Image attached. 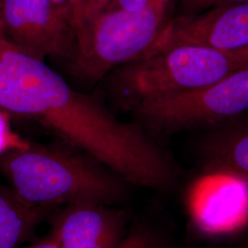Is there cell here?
I'll list each match as a JSON object with an SVG mask.
<instances>
[{"instance_id": "obj_1", "label": "cell", "mask_w": 248, "mask_h": 248, "mask_svg": "<svg viewBox=\"0 0 248 248\" xmlns=\"http://www.w3.org/2000/svg\"><path fill=\"white\" fill-rule=\"evenodd\" d=\"M0 109L35 120L68 145L102 163L131 185L174 189L180 170L141 125L118 120L48 66L0 41Z\"/></svg>"}, {"instance_id": "obj_2", "label": "cell", "mask_w": 248, "mask_h": 248, "mask_svg": "<svg viewBox=\"0 0 248 248\" xmlns=\"http://www.w3.org/2000/svg\"><path fill=\"white\" fill-rule=\"evenodd\" d=\"M0 170L22 200L51 208L78 202L111 205L127 197L131 185L71 145L30 143L1 155Z\"/></svg>"}, {"instance_id": "obj_3", "label": "cell", "mask_w": 248, "mask_h": 248, "mask_svg": "<svg viewBox=\"0 0 248 248\" xmlns=\"http://www.w3.org/2000/svg\"><path fill=\"white\" fill-rule=\"evenodd\" d=\"M241 69L227 53L179 45L124 65L115 84L133 104L201 89Z\"/></svg>"}, {"instance_id": "obj_4", "label": "cell", "mask_w": 248, "mask_h": 248, "mask_svg": "<svg viewBox=\"0 0 248 248\" xmlns=\"http://www.w3.org/2000/svg\"><path fill=\"white\" fill-rule=\"evenodd\" d=\"M169 0H155L139 10L106 9L89 31V47L78 54L75 72L98 80L115 67L138 60L165 24Z\"/></svg>"}, {"instance_id": "obj_5", "label": "cell", "mask_w": 248, "mask_h": 248, "mask_svg": "<svg viewBox=\"0 0 248 248\" xmlns=\"http://www.w3.org/2000/svg\"><path fill=\"white\" fill-rule=\"evenodd\" d=\"M152 132L172 133L228 120L248 109V67L201 89L133 104Z\"/></svg>"}, {"instance_id": "obj_6", "label": "cell", "mask_w": 248, "mask_h": 248, "mask_svg": "<svg viewBox=\"0 0 248 248\" xmlns=\"http://www.w3.org/2000/svg\"><path fill=\"white\" fill-rule=\"evenodd\" d=\"M188 224L197 236L225 239L248 227V180L227 172L203 169L184 191Z\"/></svg>"}, {"instance_id": "obj_7", "label": "cell", "mask_w": 248, "mask_h": 248, "mask_svg": "<svg viewBox=\"0 0 248 248\" xmlns=\"http://www.w3.org/2000/svg\"><path fill=\"white\" fill-rule=\"evenodd\" d=\"M1 10L6 40L37 59L63 55L77 43L67 0H1Z\"/></svg>"}, {"instance_id": "obj_8", "label": "cell", "mask_w": 248, "mask_h": 248, "mask_svg": "<svg viewBox=\"0 0 248 248\" xmlns=\"http://www.w3.org/2000/svg\"><path fill=\"white\" fill-rule=\"evenodd\" d=\"M179 45L202 46L223 53L248 47V2L218 6L169 20L138 60Z\"/></svg>"}, {"instance_id": "obj_9", "label": "cell", "mask_w": 248, "mask_h": 248, "mask_svg": "<svg viewBox=\"0 0 248 248\" xmlns=\"http://www.w3.org/2000/svg\"><path fill=\"white\" fill-rule=\"evenodd\" d=\"M127 222V213L110 205L66 204L51 217L49 233L60 248H117Z\"/></svg>"}, {"instance_id": "obj_10", "label": "cell", "mask_w": 248, "mask_h": 248, "mask_svg": "<svg viewBox=\"0 0 248 248\" xmlns=\"http://www.w3.org/2000/svg\"><path fill=\"white\" fill-rule=\"evenodd\" d=\"M204 169L227 172L248 180V124L225 126L201 144Z\"/></svg>"}, {"instance_id": "obj_11", "label": "cell", "mask_w": 248, "mask_h": 248, "mask_svg": "<svg viewBox=\"0 0 248 248\" xmlns=\"http://www.w3.org/2000/svg\"><path fill=\"white\" fill-rule=\"evenodd\" d=\"M52 209L29 203L0 186V248H19Z\"/></svg>"}, {"instance_id": "obj_12", "label": "cell", "mask_w": 248, "mask_h": 248, "mask_svg": "<svg viewBox=\"0 0 248 248\" xmlns=\"http://www.w3.org/2000/svg\"><path fill=\"white\" fill-rule=\"evenodd\" d=\"M117 248H176L163 233L145 224H137L126 232Z\"/></svg>"}, {"instance_id": "obj_13", "label": "cell", "mask_w": 248, "mask_h": 248, "mask_svg": "<svg viewBox=\"0 0 248 248\" xmlns=\"http://www.w3.org/2000/svg\"><path fill=\"white\" fill-rule=\"evenodd\" d=\"M30 143L12 130L10 115L0 109V156L11 151L27 148Z\"/></svg>"}, {"instance_id": "obj_14", "label": "cell", "mask_w": 248, "mask_h": 248, "mask_svg": "<svg viewBox=\"0 0 248 248\" xmlns=\"http://www.w3.org/2000/svg\"><path fill=\"white\" fill-rule=\"evenodd\" d=\"M71 9L77 30V45L78 53H84L89 46V35L85 18V0H67Z\"/></svg>"}, {"instance_id": "obj_15", "label": "cell", "mask_w": 248, "mask_h": 248, "mask_svg": "<svg viewBox=\"0 0 248 248\" xmlns=\"http://www.w3.org/2000/svg\"><path fill=\"white\" fill-rule=\"evenodd\" d=\"M248 0H182L184 14H194L222 5L246 3Z\"/></svg>"}, {"instance_id": "obj_16", "label": "cell", "mask_w": 248, "mask_h": 248, "mask_svg": "<svg viewBox=\"0 0 248 248\" xmlns=\"http://www.w3.org/2000/svg\"><path fill=\"white\" fill-rule=\"evenodd\" d=\"M111 0H85V18L88 30L89 42L90 28L98 16L106 10Z\"/></svg>"}, {"instance_id": "obj_17", "label": "cell", "mask_w": 248, "mask_h": 248, "mask_svg": "<svg viewBox=\"0 0 248 248\" xmlns=\"http://www.w3.org/2000/svg\"><path fill=\"white\" fill-rule=\"evenodd\" d=\"M155 0H111L106 9L139 10L150 5Z\"/></svg>"}, {"instance_id": "obj_18", "label": "cell", "mask_w": 248, "mask_h": 248, "mask_svg": "<svg viewBox=\"0 0 248 248\" xmlns=\"http://www.w3.org/2000/svg\"><path fill=\"white\" fill-rule=\"evenodd\" d=\"M227 53L230 54L231 56L234 59V61L237 62L241 69L248 67V46L237 51L227 52Z\"/></svg>"}, {"instance_id": "obj_19", "label": "cell", "mask_w": 248, "mask_h": 248, "mask_svg": "<svg viewBox=\"0 0 248 248\" xmlns=\"http://www.w3.org/2000/svg\"><path fill=\"white\" fill-rule=\"evenodd\" d=\"M23 248H60L59 246L57 245V243L55 242V240L53 239V236L49 233L47 236H45V238L36 242L34 244H31L30 246H27Z\"/></svg>"}, {"instance_id": "obj_20", "label": "cell", "mask_w": 248, "mask_h": 248, "mask_svg": "<svg viewBox=\"0 0 248 248\" xmlns=\"http://www.w3.org/2000/svg\"><path fill=\"white\" fill-rule=\"evenodd\" d=\"M2 40H6V37H5V30H4L2 10H1V0H0V41Z\"/></svg>"}, {"instance_id": "obj_21", "label": "cell", "mask_w": 248, "mask_h": 248, "mask_svg": "<svg viewBox=\"0 0 248 248\" xmlns=\"http://www.w3.org/2000/svg\"><path fill=\"white\" fill-rule=\"evenodd\" d=\"M238 248H248V237L242 242Z\"/></svg>"}]
</instances>
